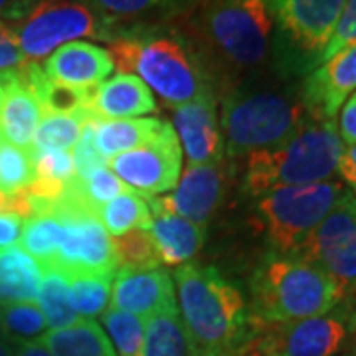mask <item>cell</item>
Masks as SVG:
<instances>
[{"label": "cell", "mask_w": 356, "mask_h": 356, "mask_svg": "<svg viewBox=\"0 0 356 356\" xmlns=\"http://www.w3.org/2000/svg\"><path fill=\"white\" fill-rule=\"evenodd\" d=\"M151 236L161 255V264L168 267H180L188 264L202 250L206 229L177 214L153 216Z\"/></svg>", "instance_id": "44dd1931"}, {"label": "cell", "mask_w": 356, "mask_h": 356, "mask_svg": "<svg viewBox=\"0 0 356 356\" xmlns=\"http://www.w3.org/2000/svg\"><path fill=\"white\" fill-rule=\"evenodd\" d=\"M89 107L99 119H133L154 113L156 102L143 79L131 74H117L91 89Z\"/></svg>", "instance_id": "ffe728a7"}, {"label": "cell", "mask_w": 356, "mask_h": 356, "mask_svg": "<svg viewBox=\"0 0 356 356\" xmlns=\"http://www.w3.org/2000/svg\"><path fill=\"white\" fill-rule=\"evenodd\" d=\"M0 140H2V139H0Z\"/></svg>", "instance_id": "681fc988"}, {"label": "cell", "mask_w": 356, "mask_h": 356, "mask_svg": "<svg viewBox=\"0 0 356 356\" xmlns=\"http://www.w3.org/2000/svg\"><path fill=\"white\" fill-rule=\"evenodd\" d=\"M200 356H242L238 350L234 348H210V350H204Z\"/></svg>", "instance_id": "f6af8a7d"}, {"label": "cell", "mask_w": 356, "mask_h": 356, "mask_svg": "<svg viewBox=\"0 0 356 356\" xmlns=\"http://www.w3.org/2000/svg\"><path fill=\"white\" fill-rule=\"evenodd\" d=\"M356 89V42L337 51L332 58L307 76L301 99L311 117L334 121L346 97Z\"/></svg>", "instance_id": "9a60e30c"}, {"label": "cell", "mask_w": 356, "mask_h": 356, "mask_svg": "<svg viewBox=\"0 0 356 356\" xmlns=\"http://www.w3.org/2000/svg\"><path fill=\"white\" fill-rule=\"evenodd\" d=\"M13 356H51L48 348L38 341H30L13 346Z\"/></svg>", "instance_id": "ee69618b"}, {"label": "cell", "mask_w": 356, "mask_h": 356, "mask_svg": "<svg viewBox=\"0 0 356 356\" xmlns=\"http://www.w3.org/2000/svg\"><path fill=\"white\" fill-rule=\"evenodd\" d=\"M97 220L109 234L123 236L131 229H151L153 214L147 200L137 192H125L113 198L111 202L103 204L95 212Z\"/></svg>", "instance_id": "4316f807"}, {"label": "cell", "mask_w": 356, "mask_h": 356, "mask_svg": "<svg viewBox=\"0 0 356 356\" xmlns=\"http://www.w3.org/2000/svg\"><path fill=\"white\" fill-rule=\"evenodd\" d=\"M76 184L79 194L83 196V200L88 202L93 212H97V208H102L103 204L111 202L117 196L131 192L127 184L119 177H115L113 170H109L107 166L91 172L88 178L76 177Z\"/></svg>", "instance_id": "e575fe53"}, {"label": "cell", "mask_w": 356, "mask_h": 356, "mask_svg": "<svg viewBox=\"0 0 356 356\" xmlns=\"http://www.w3.org/2000/svg\"><path fill=\"white\" fill-rule=\"evenodd\" d=\"M196 341L186 329L184 321L178 313V307H168L153 317L147 318L145 325V346L143 356H200Z\"/></svg>", "instance_id": "7402d4cb"}, {"label": "cell", "mask_w": 356, "mask_h": 356, "mask_svg": "<svg viewBox=\"0 0 356 356\" xmlns=\"http://www.w3.org/2000/svg\"><path fill=\"white\" fill-rule=\"evenodd\" d=\"M102 323L115 343L119 356H143L145 346V321L115 307L105 309Z\"/></svg>", "instance_id": "1f68e13d"}, {"label": "cell", "mask_w": 356, "mask_h": 356, "mask_svg": "<svg viewBox=\"0 0 356 356\" xmlns=\"http://www.w3.org/2000/svg\"><path fill=\"white\" fill-rule=\"evenodd\" d=\"M115 275H67V297L77 317L93 318L103 315L111 299V283Z\"/></svg>", "instance_id": "f546056e"}, {"label": "cell", "mask_w": 356, "mask_h": 356, "mask_svg": "<svg viewBox=\"0 0 356 356\" xmlns=\"http://www.w3.org/2000/svg\"><path fill=\"white\" fill-rule=\"evenodd\" d=\"M250 318L259 323L321 317L343 303L331 277L295 255H266L250 280Z\"/></svg>", "instance_id": "7a4b0ae2"}, {"label": "cell", "mask_w": 356, "mask_h": 356, "mask_svg": "<svg viewBox=\"0 0 356 356\" xmlns=\"http://www.w3.org/2000/svg\"><path fill=\"white\" fill-rule=\"evenodd\" d=\"M48 332L40 307L32 301L0 305V341L10 346L38 341Z\"/></svg>", "instance_id": "83f0119b"}, {"label": "cell", "mask_w": 356, "mask_h": 356, "mask_svg": "<svg viewBox=\"0 0 356 356\" xmlns=\"http://www.w3.org/2000/svg\"><path fill=\"white\" fill-rule=\"evenodd\" d=\"M64 224L62 242L56 264L67 275H115L119 264L113 240L95 214H67L58 216Z\"/></svg>", "instance_id": "5bb4252c"}, {"label": "cell", "mask_w": 356, "mask_h": 356, "mask_svg": "<svg viewBox=\"0 0 356 356\" xmlns=\"http://www.w3.org/2000/svg\"><path fill=\"white\" fill-rule=\"evenodd\" d=\"M344 356H356V355H344Z\"/></svg>", "instance_id": "c3c4849f"}, {"label": "cell", "mask_w": 356, "mask_h": 356, "mask_svg": "<svg viewBox=\"0 0 356 356\" xmlns=\"http://www.w3.org/2000/svg\"><path fill=\"white\" fill-rule=\"evenodd\" d=\"M95 121L83 123L81 135L74 147V168H76L77 178H88L91 172L109 165L107 159L99 153L97 143H95Z\"/></svg>", "instance_id": "8d00e7d4"}, {"label": "cell", "mask_w": 356, "mask_h": 356, "mask_svg": "<svg viewBox=\"0 0 356 356\" xmlns=\"http://www.w3.org/2000/svg\"><path fill=\"white\" fill-rule=\"evenodd\" d=\"M267 0H208L194 22L204 65L214 62L226 76L240 77L266 62L271 38Z\"/></svg>", "instance_id": "3957f363"}, {"label": "cell", "mask_w": 356, "mask_h": 356, "mask_svg": "<svg viewBox=\"0 0 356 356\" xmlns=\"http://www.w3.org/2000/svg\"><path fill=\"white\" fill-rule=\"evenodd\" d=\"M42 283V266L18 245L0 250V305L34 301Z\"/></svg>", "instance_id": "603a6c76"}, {"label": "cell", "mask_w": 356, "mask_h": 356, "mask_svg": "<svg viewBox=\"0 0 356 356\" xmlns=\"http://www.w3.org/2000/svg\"><path fill=\"white\" fill-rule=\"evenodd\" d=\"M178 309L200 350L238 348L248 334L250 309L240 289L214 266L177 267Z\"/></svg>", "instance_id": "5b68a950"}, {"label": "cell", "mask_w": 356, "mask_h": 356, "mask_svg": "<svg viewBox=\"0 0 356 356\" xmlns=\"http://www.w3.org/2000/svg\"><path fill=\"white\" fill-rule=\"evenodd\" d=\"M0 99H2V89H0Z\"/></svg>", "instance_id": "7dc6e473"}, {"label": "cell", "mask_w": 356, "mask_h": 356, "mask_svg": "<svg viewBox=\"0 0 356 356\" xmlns=\"http://www.w3.org/2000/svg\"><path fill=\"white\" fill-rule=\"evenodd\" d=\"M222 161L212 165L186 166L172 194L151 196L149 200L145 198L151 208V214H177L200 226L208 224L222 206L226 194L228 170Z\"/></svg>", "instance_id": "4fadbf2b"}, {"label": "cell", "mask_w": 356, "mask_h": 356, "mask_svg": "<svg viewBox=\"0 0 356 356\" xmlns=\"http://www.w3.org/2000/svg\"><path fill=\"white\" fill-rule=\"evenodd\" d=\"M0 135L6 137V143L10 145L30 149L44 115L42 103L20 77L18 70L0 74Z\"/></svg>", "instance_id": "d6986e66"}, {"label": "cell", "mask_w": 356, "mask_h": 356, "mask_svg": "<svg viewBox=\"0 0 356 356\" xmlns=\"http://www.w3.org/2000/svg\"><path fill=\"white\" fill-rule=\"evenodd\" d=\"M24 220L13 214H0V250L13 248L22 236Z\"/></svg>", "instance_id": "60d3db41"}, {"label": "cell", "mask_w": 356, "mask_h": 356, "mask_svg": "<svg viewBox=\"0 0 356 356\" xmlns=\"http://www.w3.org/2000/svg\"><path fill=\"white\" fill-rule=\"evenodd\" d=\"M117 264L135 269H159L161 255L149 229H131L113 240Z\"/></svg>", "instance_id": "d6a6232c"}, {"label": "cell", "mask_w": 356, "mask_h": 356, "mask_svg": "<svg viewBox=\"0 0 356 356\" xmlns=\"http://www.w3.org/2000/svg\"><path fill=\"white\" fill-rule=\"evenodd\" d=\"M13 28L22 54L36 64L70 42L81 38L111 42L119 36L113 22L83 0H38Z\"/></svg>", "instance_id": "9c48e42d"}, {"label": "cell", "mask_w": 356, "mask_h": 356, "mask_svg": "<svg viewBox=\"0 0 356 356\" xmlns=\"http://www.w3.org/2000/svg\"><path fill=\"white\" fill-rule=\"evenodd\" d=\"M175 129L191 165H212L224 159V140L214 93L175 109Z\"/></svg>", "instance_id": "2e32d148"}, {"label": "cell", "mask_w": 356, "mask_h": 356, "mask_svg": "<svg viewBox=\"0 0 356 356\" xmlns=\"http://www.w3.org/2000/svg\"><path fill=\"white\" fill-rule=\"evenodd\" d=\"M83 123H88L79 115L44 113L38 129L34 133L32 147L34 151H70L76 147L81 135Z\"/></svg>", "instance_id": "4dcf8cb0"}, {"label": "cell", "mask_w": 356, "mask_h": 356, "mask_svg": "<svg viewBox=\"0 0 356 356\" xmlns=\"http://www.w3.org/2000/svg\"><path fill=\"white\" fill-rule=\"evenodd\" d=\"M48 79L77 89H93L115 70L109 50L83 40L51 51L42 65Z\"/></svg>", "instance_id": "ac0fdd59"}, {"label": "cell", "mask_w": 356, "mask_h": 356, "mask_svg": "<svg viewBox=\"0 0 356 356\" xmlns=\"http://www.w3.org/2000/svg\"><path fill=\"white\" fill-rule=\"evenodd\" d=\"M38 0H0V22H20L36 6Z\"/></svg>", "instance_id": "b9f144b4"}, {"label": "cell", "mask_w": 356, "mask_h": 356, "mask_svg": "<svg viewBox=\"0 0 356 356\" xmlns=\"http://www.w3.org/2000/svg\"><path fill=\"white\" fill-rule=\"evenodd\" d=\"M30 60L26 58L16 38L13 26L0 22V74L16 72L24 67Z\"/></svg>", "instance_id": "f35d334b"}, {"label": "cell", "mask_w": 356, "mask_h": 356, "mask_svg": "<svg viewBox=\"0 0 356 356\" xmlns=\"http://www.w3.org/2000/svg\"><path fill=\"white\" fill-rule=\"evenodd\" d=\"M343 149L334 121L309 117L287 140L248 154L243 191L259 196L273 188L331 180Z\"/></svg>", "instance_id": "277c9868"}, {"label": "cell", "mask_w": 356, "mask_h": 356, "mask_svg": "<svg viewBox=\"0 0 356 356\" xmlns=\"http://www.w3.org/2000/svg\"><path fill=\"white\" fill-rule=\"evenodd\" d=\"M177 305L170 275L163 269L119 267L111 283V307L139 318Z\"/></svg>", "instance_id": "e0dca14e"}, {"label": "cell", "mask_w": 356, "mask_h": 356, "mask_svg": "<svg viewBox=\"0 0 356 356\" xmlns=\"http://www.w3.org/2000/svg\"><path fill=\"white\" fill-rule=\"evenodd\" d=\"M0 356H13V346L0 341Z\"/></svg>", "instance_id": "bcb514c9"}, {"label": "cell", "mask_w": 356, "mask_h": 356, "mask_svg": "<svg viewBox=\"0 0 356 356\" xmlns=\"http://www.w3.org/2000/svg\"><path fill=\"white\" fill-rule=\"evenodd\" d=\"M28 151L34 166V178L67 184L76 177L74 156L70 154V151H34V149Z\"/></svg>", "instance_id": "d590c367"}, {"label": "cell", "mask_w": 356, "mask_h": 356, "mask_svg": "<svg viewBox=\"0 0 356 356\" xmlns=\"http://www.w3.org/2000/svg\"><path fill=\"white\" fill-rule=\"evenodd\" d=\"M38 343L51 356H117L109 337L91 318H79L72 327L48 331Z\"/></svg>", "instance_id": "d4e9b609"}, {"label": "cell", "mask_w": 356, "mask_h": 356, "mask_svg": "<svg viewBox=\"0 0 356 356\" xmlns=\"http://www.w3.org/2000/svg\"><path fill=\"white\" fill-rule=\"evenodd\" d=\"M339 175L343 177V180L353 188V194L356 196V145H346L343 149V154L339 159L337 165Z\"/></svg>", "instance_id": "7bdbcfd3"}, {"label": "cell", "mask_w": 356, "mask_h": 356, "mask_svg": "<svg viewBox=\"0 0 356 356\" xmlns=\"http://www.w3.org/2000/svg\"><path fill=\"white\" fill-rule=\"evenodd\" d=\"M293 255L321 267L337 285L343 305L356 309V196L353 192L344 191Z\"/></svg>", "instance_id": "30bf717a"}, {"label": "cell", "mask_w": 356, "mask_h": 356, "mask_svg": "<svg viewBox=\"0 0 356 356\" xmlns=\"http://www.w3.org/2000/svg\"><path fill=\"white\" fill-rule=\"evenodd\" d=\"M163 127L161 119H97L95 143L105 159H113L156 139Z\"/></svg>", "instance_id": "cb8c5ba5"}, {"label": "cell", "mask_w": 356, "mask_h": 356, "mask_svg": "<svg viewBox=\"0 0 356 356\" xmlns=\"http://www.w3.org/2000/svg\"><path fill=\"white\" fill-rule=\"evenodd\" d=\"M111 60L117 74L145 81L166 105H184L212 93L208 67L194 44L178 32L123 30L111 40Z\"/></svg>", "instance_id": "6da1fadb"}, {"label": "cell", "mask_w": 356, "mask_h": 356, "mask_svg": "<svg viewBox=\"0 0 356 356\" xmlns=\"http://www.w3.org/2000/svg\"><path fill=\"white\" fill-rule=\"evenodd\" d=\"M34 180V166L28 149L0 140V192L14 194L24 191Z\"/></svg>", "instance_id": "836d02e7"}, {"label": "cell", "mask_w": 356, "mask_h": 356, "mask_svg": "<svg viewBox=\"0 0 356 356\" xmlns=\"http://www.w3.org/2000/svg\"><path fill=\"white\" fill-rule=\"evenodd\" d=\"M356 327V309L341 305L321 317L291 323L250 318L248 334L236 348L242 356H339Z\"/></svg>", "instance_id": "52a82bcc"}, {"label": "cell", "mask_w": 356, "mask_h": 356, "mask_svg": "<svg viewBox=\"0 0 356 356\" xmlns=\"http://www.w3.org/2000/svg\"><path fill=\"white\" fill-rule=\"evenodd\" d=\"M165 0H91V6L102 14L103 18H135L151 13L161 6Z\"/></svg>", "instance_id": "74e56055"}, {"label": "cell", "mask_w": 356, "mask_h": 356, "mask_svg": "<svg viewBox=\"0 0 356 356\" xmlns=\"http://www.w3.org/2000/svg\"><path fill=\"white\" fill-rule=\"evenodd\" d=\"M339 135L346 145H356V93L344 103L339 119Z\"/></svg>", "instance_id": "ab89813d"}, {"label": "cell", "mask_w": 356, "mask_h": 356, "mask_svg": "<svg viewBox=\"0 0 356 356\" xmlns=\"http://www.w3.org/2000/svg\"><path fill=\"white\" fill-rule=\"evenodd\" d=\"M109 166L129 188L143 198L172 191L180 178L182 149L177 131L165 121L161 135L151 143L121 153L109 161Z\"/></svg>", "instance_id": "8fae6325"}, {"label": "cell", "mask_w": 356, "mask_h": 356, "mask_svg": "<svg viewBox=\"0 0 356 356\" xmlns=\"http://www.w3.org/2000/svg\"><path fill=\"white\" fill-rule=\"evenodd\" d=\"M311 115L301 95L281 89H232L222 103V140L229 156L271 149L295 135Z\"/></svg>", "instance_id": "8992f818"}, {"label": "cell", "mask_w": 356, "mask_h": 356, "mask_svg": "<svg viewBox=\"0 0 356 356\" xmlns=\"http://www.w3.org/2000/svg\"><path fill=\"white\" fill-rule=\"evenodd\" d=\"M38 307L44 313L50 331L76 325L79 317L74 313L67 297V273L58 266L42 269V283L38 289Z\"/></svg>", "instance_id": "484cf974"}, {"label": "cell", "mask_w": 356, "mask_h": 356, "mask_svg": "<svg viewBox=\"0 0 356 356\" xmlns=\"http://www.w3.org/2000/svg\"><path fill=\"white\" fill-rule=\"evenodd\" d=\"M343 194L344 186L339 180L283 186L259 194L255 212L273 254H295Z\"/></svg>", "instance_id": "ba28073f"}, {"label": "cell", "mask_w": 356, "mask_h": 356, "mask_svg": "<svg viewBox=\"0 0 356 356\" xmlns=\"http://www.w3.org/2000/svg\"><path fill=\"white\" fill-rule=\"evenodd\" d=\"M346 0H267L287 46L305 62L318 64Z\"/></svg>", "instance_id": "7c38bea8"}, {"label": "cell", "mask_w": 356, "mask_h": 356, "mask_svg": "<svg viewBox=\"0 0 356 356\" xmlns=\"http://www.w3.org/2000/svg\"><path fill=\"white\" fill-rule=\"evenodd\" d=\"M64 224L56 214H40L28 218L22 226V250L38 261L42 269L56 264Z\"/></svg>", "instance_id": "f1b7e54d"}]
</instances>
